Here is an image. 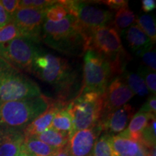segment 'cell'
I'll return each instance as SVG.
<instances>
[{"instance_id":"cell-1","label":"cell","mask_w":156,"mask_h":156,"mask_svg":"<svg viewBox=\"0 0 156 156\" xmlns=\"http://www.w3.org/2000/svg\"><path fill=\"white\" fill-rule=\"evenodd\" d=\"M31 73L52 85L58 93L57 100L69 105L67 100L77 83V75L67 60L53 54L40 51L35 58Z\"/></svg>"},{"instance_id":"cell-2","label":"cell","mask_w":156,"mask_h":156,"mask_svg":"<svg viewBox=\"0 0 156 156\" xmlns=\"http://www.w3.org/2000/svg\"><path fill=\"white\" fill-rule=\"evenodd\" d=\"M41 39L48 47L66 55H81L87 50V39L75 17L68 15L58 22L45 20Z\"/></svg>"},{"instance_id":"cell-3","label":"cell","mask_w":156,"mask_h":156,"mask_svg":"<svg viewBox=\"0 0 156 156\" xmlns=\"http://www.w3.org/2000/svg\"><path fill=\"white\" fill-rule=\"evenodd\" d=\"M54 99L44 95L23 100L0 103V130H17L24 129L44 113Z\"/></svg>"},{"instance_id":"cell-4","label":"cell","mask_w":156,"mask_h":156,"mask_svg":"<svg viewBox=\"0 0 156 156\" xmlns=\"http://www.w3.org/2000/svg\"><path fill=\"white\" fill-rule=\"evenodd\" d=\"M88 49L94 50L108 60L113 76L124 72L129 58L123 47L119 34L111 25L95 29L89 34Z\"/></svg>"},{"instance_id":"cell-5","label":"cell","mask_w":156,"mask_h":156,"mask_svg":"<svg viewBox=\"0 0 156 156\" xmlns=\"http://www.w3.org/2000/svg\"><path fill=\"white\" fill-rule=\"evenodd\" d=\"M42 95L36 82L0 57V103L32 98Z\"/></svg>"},{"instance_id":"cell-6","label":"cell","mask_w":156,"mask_h":156,"mask_svg":"<svg viewBox=\"0 0 156 156\" xmlns=\"http://www.w3.org/2000/svg\"><path fill=\"white\" fill-rule=\"evenodd\" d=\"M103 98L104 94L89 92L77 95L70 101L67 110L73 122L70 137L76 132L94 127L100 124L103 114Z\"/></svg>"},{"instance_id":"cell-7","label":"cell","mask_w":156,"mask_h":156,"mask_svg":"<svg viewBox=\"0 0 156 156\" xmlns=\"http://www.w3.org/2000/svg\"><path fill=\"white\" fill-rule=\"evenodd\" d=\"M112 77L108 60L94 50L88 49L84 56L83 84L77 95L89 92L104 94Z\"/></svg>"},{"instance_id":"cell-8","label":"cell","mask_w":156,"mask_h":156,"mask_svg":"<svg viewBox=\"0 0 156 156\" xmlns=\"http://www.w3.org/2000/svg\"><path fill=\"white\" fill-rule=\"evenodd\" d=\"M38 44L28 37H18L0 44V57L15 69L31 73L35 58L41 51Z\"/></svg>"},{"instance_id":"cell-9","label":"cell","mask_w":156,"mask_h":156,"mask_svg":"<svg viewBox=\"0 0 156 156\" xmlns=\"http://www.w3.org/2000/svg\"><path fill=\"white\" fill-rule=\"evenodd\" d=\"M65 3L69 15L75 17L78 25L87 39L93 30L112 23L114 15L112 11L100 8L83 1L65 0Z\"/></svg>"},{"instance_id":"cell-10","label":"cell","mask_w":156,"mask_h":156,"mask_svg":"<svg viewBox=\"0 0 156 156\" xmlns=\"http://www.w3.org/2000/svg\"><path fill=\"white\" fill-rule=\"evenodd\" d=\"M46 10L34 8H19L12 21L22 33L23 36L39 43L41 40V30L46 20Z\"/></svg>"},{"instance_id":"cell-11","label":"cell","mask_w":156,"mask_h":156,"mask_svg":"<svg viewBox=\"0 0 156 156\" xmlns=\"http://www.w3.org/2000/svg\"><path fill=\"white\" fill-rule=\"evenodd\" d=\"M134 95L122 77H116L112 80L104 93L101 119L124 106Z\"/></svg>"},{"instance_id":"cell-12","label":"cell","mask_w":156,"mask_h":156,"mask_svg":"<svg viewBox=\"0 0 156 156\" xmlns=\"http://www.w3.org/2000/svg\"><path fill=\"white\" fill-rule=\"evenodd\" d=\"M102 132L100 124L94 127L75 132L68 142V149L72 156H90L94 145Z\"/></svg>"},{"instance_id":"cell-13","label":"cell","mask_w":156,"mask_h":156,"mask_svg":"<svg viewBox=\"0 0 156 156\" xmlns=\"http://www.w3.org/2000/svg\"><path fill=\"white\" fill-rule=\"evenodd\" d=\"M134 114L135 109L134 107L130 104H125L107 114L101 120L102 132L110 136L119 134L126 128Z\"/></svg>"},{"instance_id":"cell-14","label":"cell","mask_w":156,"mask_h":156,"mask_svg":"<svg viewBox=\"0 0 156 156\" xmlns=\"http://www.w3.org/2000/svg\"><path fill=\"white\" fill-rule=\"evenodd\" d=\"M67 104L58 101L57 99L54 100L46 112L38 116L24 129L23 134L25 137H34L44 132L45 130L50 127L55 115L60 110L67 108Z\"/></svg>"},{"instance_id":"cell-15","label":"cell","mask_w":156,"mask_h":156,"mask_svg":"<svg viewBox=\"0 0 156 156\" xmlns=\"http://www.w3.org/2000/svg\"><path fill=\"white\" fill-rule=\"evenodd\" d=\"M25 139L22 131L0 130V156H17Z\"/></svg>"},{"instance_id":"cell-16","label":"cell","mask_w":156,"mask_h":156,"mask_svg":"<svg viewBox=\"0 0 156 156\" xmlns=\"http://www.w3.org/2000/svg\"><path fill=\"white\" fill-rule=\"evenodd\" d=\"M123 32L129 46L137 56L153 48V43L135 23Z\"/></svg>"},{"instance_id":"cell-17","label":"cell","mask_w":156,"mask_h":156,"mask_svg":"<svg viewBox=\"0 0 156 156\" xmlns=\"http://www.w3.org/2000/svg\"><path fill=\"white\" fill-rule=\"evenodd\" d=\"M152 116L155 115L138 112L136 114H134L132 119L130 120L128 127L116 135L140 142L142 141V132L147 125L148 122Z\"/></svg>"},{"instance_id":"cell-18","label":"cell","mask_w":156,"mask_h":156,"mask_svg":"<svg viewBox=\"0 0 156 156\" xmlns=\"http://www.w3.org/2000/svg\"><path fill=\"white\" fill-rule=\"evenodd\" d=\"M112 156H135L139 151L140 142L118 135L110 136Z\"/></svg>"},{"instance_id":"cell-19","label":"cell","mask_w":156,"mask_h":156,"mask_svg":"<svg viewBox=\"0 0 156 156\" xmlns=\"http://www.w3.org/2000/svg\"><path fill=\"white\" fill-rule=\"evenodd\" d=\"M57 151L34 137L25 138L21 148V152L29 156H54Z\"/></svg>"},{"instance_id":"cell-20","label":"cell","mask_w":156,"mask_h":156,"mask_svg":"<svg viewBox=\"0 0 156 156\" xmlns=\"http://www.w3.org/2000/svg\"><path fill=\"white\" fill-rule=\"evenodd\" d=\"M34 138L44 142L51 147L58 150L66 147L68 145L69 135L66 132L57 131L53 128L49 127L41 134L34 136Z\"/></svg>"},{"instance_id":"cell-21","label":"cell","mask_w":156,"mask_h":156,"mask_svg":"<svg viewBox=\"0 0 156 156\" xmlns=\"http://www.w3.org/2000/svg\"><path fill=\"white\" fill-rule=\"evenodd\" d=\"M136 21L134 13L128 7H122L116 11L114 20V28L118 33H122L125 29L134 24Z\"/></svg>"},{"instance_id":"cell-22","label":"cell","mask_w":156,"mask_h":156,"mask_svg":"<svg viewBox=\"0 0 156 156\" xmlns=\"http://www.w3.org/2000/svg\"><path fill=\"white\" fill-rule=\"evenodd\" d=\"M50 127L57 131L68 133L70 137L73 128V122L71 114L67 110V107L60 110L55 115Z\"/></svg>"},{"instance_id":"cell-23","label":"cell","mask_w":156,"mask_h":156,"mask_svg":"<svg viewBox=\"0 0 156 156\" xmlns=\"http://www.w3.org/2000/svg\"><path fill=\"white\" fill-rule=\"evenodd\" d=\"M122 77L134 95L136 94L141 97L148 95L149 91L145 81L138 74L126 72Z\"/></svg>"},{"instance_id":"cell-24","label":"cell","mask_w":156,"mask_h":156,"mask_svg":"<svg viewBox=\"0 0 156 156\" xmlns=\"http://www.w3.org/2000/svg\"><path fill=\"white\" fill-rule=\"evenodd\" d=\"M136 25L142 29L147 36L155 44L156 41L155 19L151 15H143L136 18Z\"/></svg>"},{"instance_id":"cell-25","label":"cell","mask_w":156,"mask_h":156,"mask_svg":"<svg viewBox=\"0 0 156 156\" xmlns=\"http://www.w3.org/2000/svg\"><path fill=\"white\" fill-rule=\"evenodd\" d=\"M69 11L64 1H57V2L46 10V20L51 22H58L62 20L67 15Z\"/></svg>"},{"instance_id":"cell-26","label":"cell","mask_w":156,"mask_h":156,"mask_svg":"<svg viewBox=\"0 0 156 156\" xmlns=\"http://www.w3.org/2000/svg\"><path fill=\"white\" fill-rule=\"evenodd\" d=\"M110 136L106 134H103L99 136L90 156H112Z\"/></svg>"},{"instance_id":"cell-27","label":"cell","mask_w":156,"mask_h":156,"mask_svg":"<svg viewBox=\"0 0 156 156\" xmlns=\"http://www.w3.org/2000/svg\"><path fill=\"white\" fill-rule=\"evenodd\" d=\"M155 116H152L142 134V142L148 148L155 147Z\"/></svg>"},{"instance_id":"cell-28","label":"cell","mask_w":156,"mask_h":156,"mask_svg":"<svg viewBox=\"0 0 156 156\" xmlns=\"http://www.w3.org/2000/svg\"><path fill=\"white\" fill-rule=\"evenodd\" d=\"M20 36H23L22 33L12 21L9 24L0 29V44H5Z\"/></svg>"},{"instance_id":"cell-29","label":"cell","mask_w":156,"mask_h":156,"mask_svg":"<svg viewBox=\"0 0 156 156\" xmlns=\"http://www.w3.org/2000/svg\"><path fill=\"white\" fill-rule=\"evenodd\" d=\"M138 75L145 81L148 91L153 95L156 93V74L146 67H140L138 69Z\"/></svg>"},{"instance_id":"cell-30","label":"cell","mask_w":156,"mask_h":156,"mask_svg":"<svg viewBox=\"0 0 156 156\" xmlns=\"http://www.w3.org/2000/svg\"><path fill=\"white\" fill-rule=\"evenodd\" d=\"M56 2L57 1L52 0H21L19 2V8L47 9Z\"/></svg>"},{"instance_id":"cell-31","label":"cell","mask_w":156,"mask_h":156,"mask_svg":"<svg viewBox=\"0 0 156 156\" xmlns=\"http://www.w3.org/2000/svg\"><path fill=\"white\" fill-rule=\"evenodd\" d=\"M142 58V61L146 67L151 69L152 71L155 72L156 70V54L155 49H152L147 51L139 55Z\"/></svg>"},{"instance_id":"cell-32","label":"cell","mask_w":156,"mask_h":156,"mask_svg":"<svg viewBox=\"0 0 156 156\" xmlns=\"http://www.w3.org/2000/svg\"><path fill=\"white\" fill-rule=\"evenodd\" d=\"M139 112L147 113L150 114H156V96L155 95L152 94L147 98L146 102L144 103L143 106L141 107Z\"/></svg>"},{"instance_id":"cell-33","label":"cell","mask_w":156,"mask_h":156,"mask_svg":"<svg viewBox=\"0 0 156 156\" xmlns=\"http://www.w3.org/2000/svg\"><path fill=\"white\" fill-rule=\"evenodd\" d=\"M1 4L5 8V11L10 15L12 18L19 8V0H0Z\"/></svg>"},{"instance_id":"cell-34","label":"cell","mask_w":156,"mask_h":156,"mask_svg":"<svg viewBox=\"0 0 156 156\" xmlns=\"http://www.w3.org/2000/svg\"><path fill=\"white\" fill-rule=\"evenodd\" d=\"M101 3L105 4L110 9L114 10H119L122 7H128V1L124 0H107V1H101Z\"/></svg>"},{"instance_id":"cell-35","label":"cell","mask_w":156,"mask_h":156,"mask_svg":"<svg viewBox=\"0 0 156 156\" xmlns=\"http://www.w3.org/2000/svg\"><path fill=\"white\" fill-rule=\"evenodd\" d=\"M12 22V17L7 12L5 11L2 5L0 2V29L2 28L5 25Z\"/></svg>"},{"instance_id":"cell-36","label":"cell","mask_w":156,"mask_h":156,"mask_svg":"<svg viewBox=\"0 0 156 156\" xmlns=\"http://www.w3.org/2000/svg\"><path fill=\"white\" fill-rule=\"evenodd\" d=\"M156 7L155 0H142V9L145 12H149L154 10Z\"/></svg>"},{"instance_id":"cell-37","label":"cell","mask_w":156,"mask_h":156,"mask_svg":"<svg viewBox=\"0 0 156 156\" xmlns=\"http://www.w3.org/2000/svg\"><path fill=\"white\" fill-rule=\"evenodd\" d=\"M54 156H72L70 155L69 149H68V146L67 145L66 147L61 149H58Z\"/></svg>"},{"instance_id":"cell-38","label":"cell","mask_w":156,"mask_h":156,"mask_svg":"<svg viewBox=\"0 0 156 156\" xmlns=\"http://www.w3.org/2000/svg\"><path fill=\"white\" fill-rule=\"evenodd\" d=\"M156 148L153 147L149 150V153H148L147 156H156Z\"/></svg>"},{"instance_id":"cell-39","label":"cell","mask_w":156,"mask_h":156,"mask_svg":"<svg viewBox=\"0 0 156 156\" xmlns=\"http://www.w3.org/2000/svg\"><path fill=\"white\" fill-rule=\"evenodd\" d=\"M17 156H29L28 155H27L26 153H23V152H20V153L18 155H17Z\"/></svg>"}]
</instances>
